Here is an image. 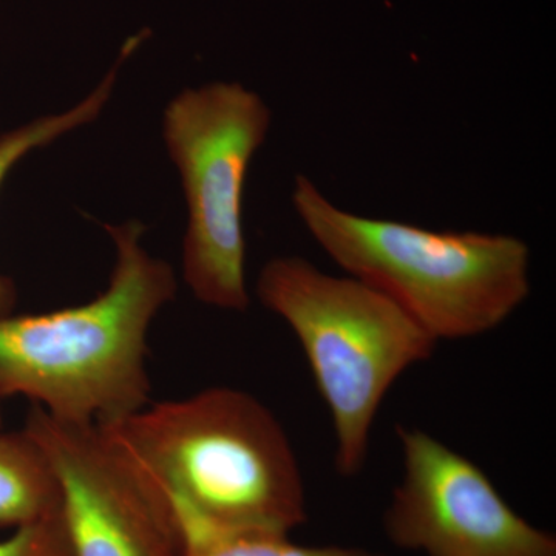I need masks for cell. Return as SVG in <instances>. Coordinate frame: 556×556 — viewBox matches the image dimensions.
<instances>
[{
  "instance_id": "9",
  "label": "cell",
  "mask_w": 556,
  "mask_h": 556,
  "mask_svg": "<svg viewBox=\"0 0 556 556\" xmlns=\"http://www.w3.org/2000/svg\"><path fill=\"white\" fill-rule=\"evenodd\" d=\"M177 556H380L358 547L302 546L289 536L228 532L169 506Z\"/></svg>"
},
{
  "instance_id": "6",
  "label": "cell",
  "mask_w": 556,
  "mask_h": 556,
  "mask_svg": "<svg viewBox=\"0 0 556 556\" xmlns=\"http://www.w3.org/2000/svg\"><path fill=\"white\" fill-rule=\"evenodd\" d=\"M404 477L383 515L388 540L427 556H556V538L519 517L473 460L397 426Z\"/></svg>"
},
{
  "instance_id": "1",
  "label": "cell",
  "mask_w": 556,
  "mask_h": 556,
  "mask_svg": "<svg viewBox=\"0 0 556 556\" xmlns=\"http://www.w3.org/2000/svg\"><path fill=\"white\" fill-rule=\"evenodd\" d=\"M98 426L167 503L208 526L289 536L308 519L287 431L244 391L207 388Z\"/></svg>"
},
{
  "instance_id": "8",
  "label": "cell",
  "mask_w": 556,
  "mask_h": 556,
  "mask_svg": "<svg viewBox=\"0 0 556 556\" xmlns=\"http://www.w3.org/2000/svg\"><path fill=\"white\" fill-rule=\"evenodd\" d=\"M62 508L60 479L35 439L0 433V526H25Z\"/></svg>"
},
{
  "instance_id": "2",
  "label": "cell",
  "mask_w": 556,
  "mask_h": 556,
  "mask_svg": "<svg viewBox=\"0 0 556 556\" xmlns=\"http://www.w3.org/2000/svg\"><path fill=\"white\" fill-rule=\"evenodd\" d=\"M109 287L84 305L0 317V397L21 394L70 422L105 424L150 404L148 334L177 280L142 247L138 222L105 226Z\"/></svg>"
},
{
  "instance_id": "3",
  "label": "cell",
  "mask_w": 556,
  "mask_h": 556,
  "mask_svg": "<svg viewBox=\"0 0 556 556\" xmlns=\"http://www.w3.org/2000/svg\"><path fill=\"white\" fill-rule=\"evenodd\" d=\"M292 204L318 247L438 340L500 327L530 294V249L506 233L441 232L340 208L305 175Z\"/></svg>"
},
{
  "instance_id": "11",
  "label": "cell",
  "mask_w": 556,
  "mask_h": 556,
  "mask_svg": "<svg viewBox=\"0 0 556 556\" xmlns=\"http://www.w3.org/2000/svg\"><path fill=\"white\" fill-rule=\"evenodd\" d=\"M0 556H75L62 508L50 517L17 527L13 536L0 541Z\"/></svg>"
},
{
  "instance_id": "4",
  "label": "cell",
  "mask_w": 556,
  "mask_h": 556,
  "mask_svg": "<svg viewBox=\"0 0 556 556\" xmlns=\"http://www.w3.org/2000/svg\"><path fill=\"white\" fill-rule=\"evenodd\" d=\"M257 295L299 339L331 412L336 468L356 477L388 390L433 356L438 340L386 292L361 278L329 276L302 257L266 263Z\"/></svg>"
},
{
  "instance_id": "7",
  "label": "cell",
  "mask_w": 556,
  "mask_h": 556,
  "mask_svg": "<svg viewBox=\"0 0 556 556\" xmlns=\"http://www.w3.org/2000/svg\"><path fill=\"white\" fill-rule=\"evenodd\" d=\"M24 430L60 479L73 555L177 556L166 497L98 424L70 422L33 405Z\"/></svg>"
},
{
  "instance_id": "5",
  "label": "cell",
  "mask_w": 556,
  "mask_h": 556,
  "mask_svg": "<svg viewBox=\"0 0 556 556\" xmlns=\"http://www.w3.org/2000/svg\"><path fill=\"white\" fill-rule=\"evenodd\" d=\"M269 126L265 101L233 83L185 90L164 112V141L188 201L182 277L215 308L249 306L244 182Z\"/></svg>"
},
{
  "instance_id": "10",
  "label": "cell",
  "mask_w": 556,
  "mask_h": 556,
  "mask_svg": "<svg viewBox=\"0 0 556 556\" xmlns=\"http://www.w3.org/2000/svg\"><path fill=\"white\" fill-rule=\"evenodd\" d=\"M134 47L127 46L119 58L116 67L105 76L100 86L89 94L86 100L80 101L75 108L56 115L42 116V118L24 124L17 129L7 131L0 137V185L10 174V170L25 155L33 150L49 146L54 139L61 138L68 131L78 129L84 124H89L100 115L101 110L108 104L113 87H115L116 73L124 58L129 56ZM16 289L13 281L0 274V317L13 314L16 305Z\"/></svg>"
},
{
  "instance_id": "12",
  "label": "cell",
  "mask_w": 556,
  "mask_h": 556,
  "mask_svg": "<svg viewBox=\"0 0 556 556\" xmlns=\"http://www.w3.org/2000/svg\"><path fill=\"white\" fill-rule=\"evenodd\" d=\"M0 399H2V397H0ZM0 422H2V415H0Z\"/></svg>"
}]
</instances>
